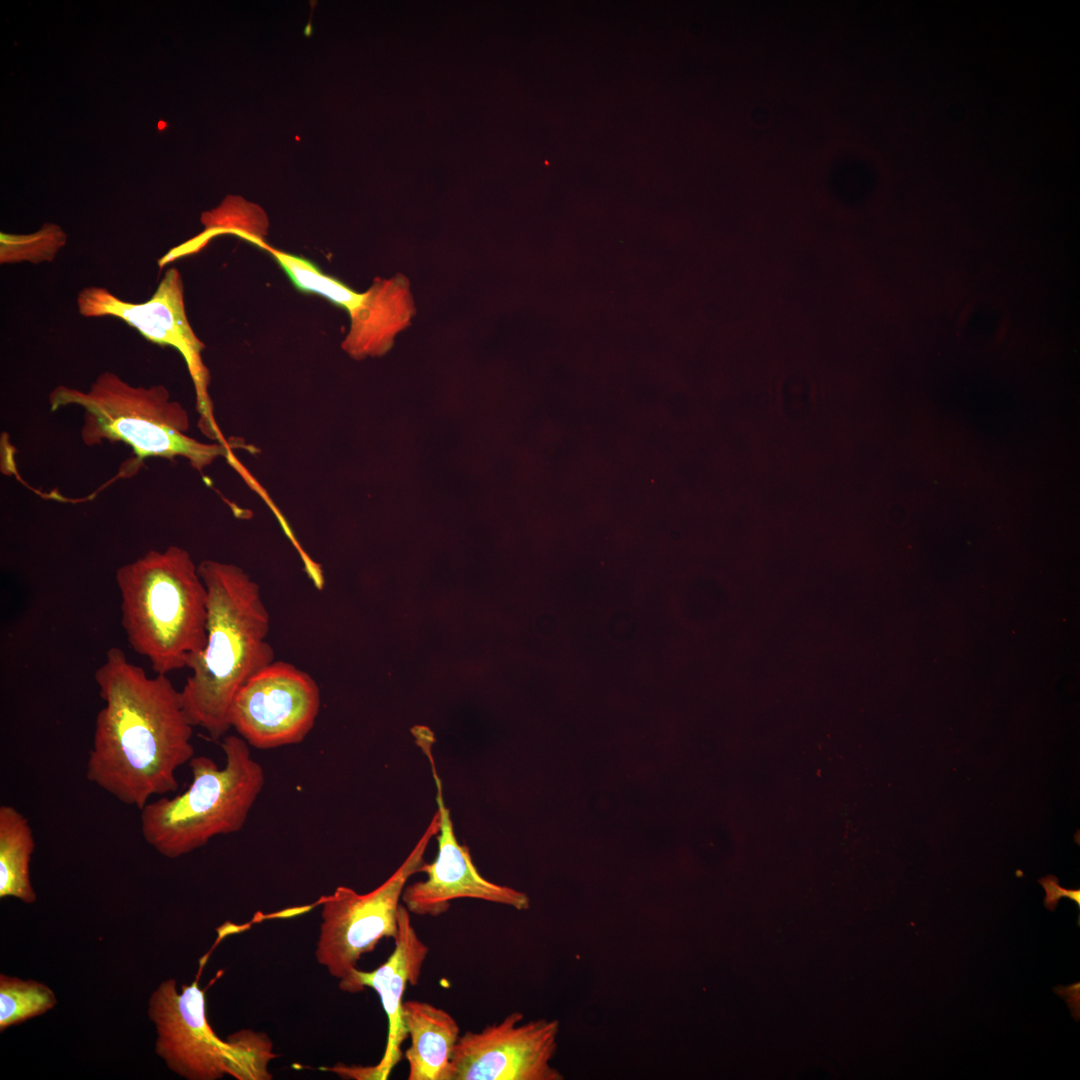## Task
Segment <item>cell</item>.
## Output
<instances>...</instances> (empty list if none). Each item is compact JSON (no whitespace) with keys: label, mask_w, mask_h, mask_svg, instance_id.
I'll return each instance as SVG.
<instances>
[{"label":"cell","mask_w":1080,"mask_h":1080,"mask_svg":"<svg viewBox=\"0 0 1080 1080\" xmlns=\"http://www.w3.org/2000/svg\"><path fill=\"white\" fill-rule=\"evenodd\" d=\"M104 706L87 761V779L141 810L156 795L176 792L177 769L194 757L193 725L167 675L148 676L111 647L95 671Z\"/></svg>","instance_id":"obj_1"},{"label":"cell","mask_w":1080,"mask_h":1080,"mask_svg":"<svg viewBox=\"0 0 1080 1080\" xmlns=\"http://www.w3.org/2000/svg\"><path fill=\"white\" fill-rule=\"evenodd\" d=\"M198 570L207 589V639L188 664L192 673L180 697L192 725L217 741L231 728L235 694L274 661V651L267 641L270 617L259 585L231 563L206 559Z\"/></svg>","instance_id":"obj_2"},{"label":"cell","mask_w":1080,"mask_h":1080,"mask_svg":"<svg viewBox=\"0 0 1080 1080\" xmlns=\"http://www.w3.org/2000/svg\"><path fill=\"white\" fill-rule=\"evenodd\" d=\"M115 580L127 642L156 674L187 668L207 639V589L190 553L175 545L120 566Z\"/></svg>","instance_id":"obj_3"},{"label":"cell","mask_w":1080,"mask_h":1080,"mask_svg":"<svg viewBox=\"0 0 1080 1080\" xmlns=\"http://www.w3.org/2000/svg\"><path fill=\"white\" fill-rule=\"evenodd\" d=\"M48 401L52 411L68 406L83 410L80 436L86 446L122 442L139 460L181 457L201 473L229 454L227 443H204L187 434L189 415L163 385L133 386L106 371L87 390L55 387Z\"/></svg>","instance_id":"obj_4"},{"label":"cell","mask_w":1080,"mask_h":1080,"mask_svg":"<svg viewBox=\"0 0 1080 1080\" xmlns=\"http://www.w3.org/2000/svg\"><path fill=\"white\" fill-rule=\"evenodd\" d=\"M221 748L223 768L207 756L193 757L189 787L140 810L143 838L160 855L176 859L244 826L263 789L264 771L240 736H225Z\"/></svg>","instance_id":"obj_5"},{"label":"cell","mask_w":1080,"mask_h":1080,"mask_svg":"<svg viewBox=\"0 0 1080 1080\" xmlns=\"http://www.w3.org/2000/svg\"><path fill=\"white\" fill-rule=\"evenodd\" d=\"M157 1034L155 1053L187 1080H270L268 1064L278 1055L266 1033L241 1029L220 1038L210 1026L205 991L198 980L178 992L176 980L162 981L148 1002Z\"/></svg>","instance_id":"obj_6"},{"label":"cell","mask_w":1080,"mask_h":1080,"mask_svg":"<svg viewBox=\"0 0 1080 1080\" xmlns=\"http://www.w3.org/2000/svg\"><path fill=\"white\" fill-rule=\"evenodd\" d=\"M439 827L436 811L406 859L376 889L360 894L350 887L339 886L318 902L322 909L315 957L338 979L342 991L358 993L355 970L360 958L373 951L381 939L396 937L403 890L408 880L419 873L428 844Z\"/></svg>","instance_id":"obj_7"},{"label":"cell","mask_w":1080,"mask_h":1080,"mask_svg":"<svg viewBox=\"0 0 1080 1080\" xmlns=\"http://www.w3.org/2000/svg\"><path fill=\"white\" fill-rule=\"evenodd\" d=\"M76 302L79 313L84 317L118 318L148 341L176 349L185 360L194 385L201 432L210 439L225 443L214 419L213 404L208 393L210 376L202 359L205 345L188 321L182 277L176 268L165 271L152 297L143 303L128 302L99 286L82 289Z\"/></svg>","instance_id":"obj_8"},{"label":"cell","mask_w":1080,"mask_h":1080,"mask_svg":"<svg viewBox=\"0 0 1080 1080\" xmlns=\"http://www.w3.org/2000/svg\"><path fill=\"white\" fill-rule=\"evenodd\" d=\"M319 708L316 681L293 664L273 661L237 691L229 722L250 746L272 749L302 742Z\"/></svg>","instance_id":"obj_9"},{"label":"cell","mask_w":1080,"mask_h":1080,"mask_svg":"<svg viewBox=\"0 0 1080 1080\" xmlns=\"http://www.w3.org/2000/svg\"><path fill=\"white\" fill-rule=\"evenodd\" d=\"M512 1012L480 1032L460 1036L453 1052L451 1080H560L551 1065L559 1033L557 1020L522 1023Z\"/></svg>","instance_id":"obj_10"},{"label":"cell","mask_w":1080,"mask_h":1080,"mask_svg":"<svg viewBox=\"0 0 1080 1080\" xmlns=\"http://www.w3.org/2000/svg\"><path fill=\"white\" fill-rule=\"evenodd\" d=\"M434 739L427 738L417 745L426 754L436 785L437 811L440 827L437 833L438 853L432 863L424 862L419 872L427 878L406 885L401 900L407 910L418 916L438 917L450 908L452 900L479 899L510 906L516 910L529 908L528 896L509 886L485 879L473 863L469 848L456 838L450 811L443 799L441 779L432 755Z\"/></svg>","instance_id":"obj_11"},{"label":"cell","mask_w":1080,"mask_h":1080,"mask_svg":"<svg viewBox=\"0 0 1080 1080\" xmlns=\"http://www.w3.org/2000/svg\"><path fill=\"white\" fill-rule=\"evenodd\" d=\"M395 947L388 959L372 971L355 970L358 992L374 989L387 1016L388 1032L380 1061L369 1067V1079L386 1080L402 1060V1044L408 1037L403 1020V995L418 983L429 948L412 925L410 912L400 904Z\"/></svg>","instance_id":"obj_12"},{"label":"cell","mask_w":1080,"mask_h":1080,"mask_svg":"<svg viewBox=\"0 0 1080 1080\" xmlns=\"http://www.w3.org/2000/svg\"><path fill=\"white\" fill-rule=\"evenodd\" d=\"M416 313L408 279L397 274L376 279L361 304L349 313L350 329L342 348L353 358L380 356L393 345Z\"/></svg>","instance_id":"obj_13"},{"label":"cell","mask_w":1080,"mask_h":1080,"mask_svg":"<svg viewBox=\"0 0 1080 1080\" xmlns=\"http://www.w3.org/2000/svg\"><path fill=\"white\" fill-rule=\"evenodd\" d=\"M403 1020L410 1046L405 1052L408 1080H451L454 1048L460 1027L446 1010L433 1004L403 1002Z\"/></svg>","instance_id":"obj_14"},{"label":"cell","mask_w":1080,"mask_h":1080,"mask_svg":"<svg viewBox=\"0 0 1080 1080\" xmlns=\"http://www.w3.org/2000/svg\"><path fill=\"white\" fill-rule=\"evenodd\" d=\"M35 840L28 819L15 807L0 806V898L36 902L30 879Z\"/></svg>","instance_id":"obj_15"},{"label":"cell","mask_w":1080,"mask_h":1080,"mask_svg":"<svg viewBox=\"0 0 1080 1080\" xmlns=\"http://www.w3.org/2000/svg\"><path fill=\"white\" fill-rule=\"evenodd\" d=\"M201 221L204 230L163 255L158 260L160 269L178 258L197 253L212 238L221 234H233L259 246L264 242L263 236L268 227L264 211L239 196L226 197L217 208L204 212Z\"/></svg>","instance_id":"obj_16"},{"label":"cell","mask_w":1080,"mask_h":1080,"mask_svg":"<svg viewBox=\"0 0 1080 1080\" xmlns=\"http://www.w3.org/2000/svg\"><path fill=\"white\" fill-rule=\"evenodd\" d=\"M259 247L274 257L300 291L323 296L348 314L361 304L364 292H357L339 279L324 274L309 260L276 250L265 241Z\"/></svg>","instance_id":"obj_17"},{"label":"cell","mask_w":1080,"mask_h":1080,"mask_svg":"<svg viewBox=\"0 0 1080 1080\" xmlns=\"http://www.w3.org/2000/svg\"><path fill=\"white\" fill-rule=\"evenodd\" d=\"M56 1004V995L46 984L33 979L0 975L1 1032L45 1014Z\"/></svg>","instance_id":"obj_18"},{"label":"cell","mask_w":1080,"mask_h":1080,"mask_svg":"<svg viewBox=\"0 0 1080 1080\" xmlns=\"http://www.w3.org/2000/svg\"><path fill=\"white\" fill-rule=\"evenodd\" d=\"M66 241V234L55 224H45L40 230L31 234L1 233L0 262L1 264L50 262Z\"/></svg>","instance_id":"obj_19"},{"label":"cell","mask_w":1080,"mask_h":1080,"mask_svg":"<svg viewBox=\"0 0 1080 1080\" xmlns=\"http://www.w3.org/2000/svg\"><path fill=\"white\" fill-rule=\"evenodd\" d=\"M1045 890L1044 906L1054 911L1061 898H1068L1080 908V889H1069L1060 886L1059 879L1054 875H1047L1038 880Z\"/></svg>","instance_id":"obj_20"}]
</instances>
